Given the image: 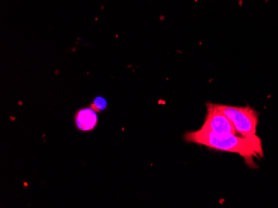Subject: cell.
Returning a JSON list of instances; mask_svg holds the SVG:
<instances>
[{"instance_id":"cell-1","label":"cell","mask_w":278,"mask_h":208,"mask_svg":"<svg viewBox=\"0 0 278 208\" xmlns=\"http://www.w3.org/2000/svg\"><path fill=\"white\" fill-rule=\"evenodd\" d=\"M186 142L202 144L225 152L235 153L243 157L247 165L253 167L254 157L263 156L262 144L259 137L238 136L234 134H221L211 131L199 130L186 133L184 135Z\"/></svg>"},{"instance_id":"cell-2","label":"cell","mask_w":278,"mask_h":208,"mask_svg":"<svg viewBox=\"0 0 278 208\" xmlns=\"http://www.w3.org/2000/svg\"><path fill=\"white\" fill-rule=\"evenodd\" d=\"M216 108L227 115L241 136L256 135L258 125V113L250 107H237L215 104Z\"/></svg>"},{"instance_id":"cell-3","label":"cell","mask_w":278,"mask_h":208,"mask_svg":"<svg viewBox=\"0 0 278 208\" xmlns=\"http://www.w3.org/2000/svg\"><path fill=\"white\" fill-rule=\"evenodd\" d=\"M201 129L221 134H238L232 120L217 109L214 103H207V115Z\"/></svg>"},{"instance_id":"cell-4","label":"cell","mask_w":278,"mask_h":208,"mask_svg":"<svg viewBox=\"0 0 278 208\" xmlns=\"http://www.w3.org/2000/svg\"><path fill=\"white\" fill-rule=\"evenodd\" d=\"M98 122L97 112L92 108H84L76 113L75 124L79 130L89 132L97 126Z\"/></svg>"},{"instance_id":"cell-5","label":"cell","mask_w":278,"mask_h":208,"mask_svg":"<svg viewBox=\"0 0 278 208\" xmlns=\"http://www.w3.org/2000/svg\"><path fill=\"white\" fill-rule=\"evenodd\" d=\"M90 108L94 109L96 112H101L107 108V101L103 97H97L93 101L92 104H90Z\"/></svg>"}]
</instances>
